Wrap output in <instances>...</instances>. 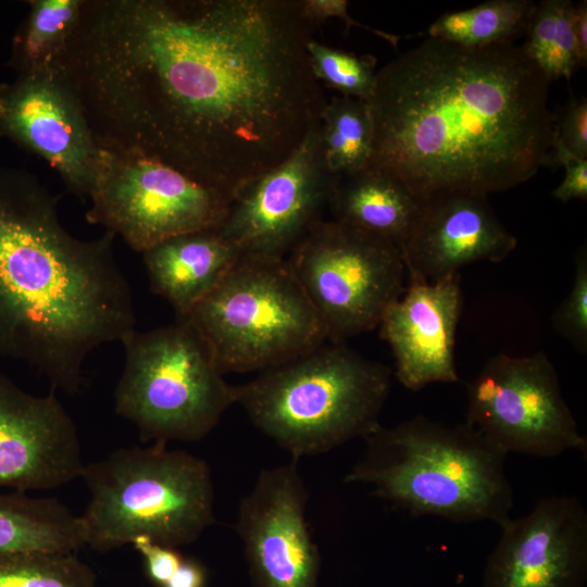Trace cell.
I'll list each match as a JSON object with an SVG mask.
<instances>
[{
  "instance_id": "obj_1",
  "label": "cell",
  "mask_w": 587,
  "mask_h": 587,
  "mask_svg": "<svg viewBox=\"0 0 587 587\" xmlns=\"http://www.w3.org/2000/svg\"><path fill=\"white\" fill-rule=\"evenodd\" d=\"M316 28L302 0H84L60 68L99 148L233 197L320 123Z\"/></svg>"
},
{
  "instance_id": "obj_2",
  "label": "cell",
  "mask_w": 587,
  "mask_h": 587,
  "mask_svg": "<svg viewBox=\"0 0 587 587\" xmlns=\"http://www.w3.org/2000/svg\"><path fill=\"white\" fill-rule=\"evenodd\" d=\"M549 82L513 42L429 38L377 71L370 165L422 200L513 188L551 164Z\"/></svg>"
},
{
  "instance_id": "obj_3",
  "label": "cell",
  "mask_w": 587,
  "mask_h": 587,
  "mask_svg": "<svg viewBox=\"0 0 587 587\" xmlns=\"http://www.w3.org/2000/svg\"><path fill=\"white\" fill-rule=\"evenodd\" d=\"M59 200L34 174L0 165V354L74 395L87 357L121 341L136 316L114 257L115 235L72 236Z\"/></svg>"
},
{
  "instance_id": "obj_4",
  "label": "cell",
  "mask_w": 587,
  "mask_h": 587,
  "mask_svg": "<svg viewBox=\"0 0 587 587\" xmlns=\"http://www.w3.org/2000/svg\"><path fill=\"white\" fill-rule=\"evenodd\" d=\"M364 440L345 483L367 485L372 495L413 516L500 527L511 519L508 454L465 422L448 426L416 415L380 425Z\"/></svg>"
},
{
  "instance_id": "obj_5",
  "label": "cell",
  "mask_w": 587,
  "mask_h": 587,
  "mask_svg": "<svg viewBox=\"0 0 587 587\" xmlns=\"http://www.w3.org/2000/svg\"><path fill=\"white\" fill-rule=\"evenodd\" d=\"M389 391L386 366L330 341L235 386L236 404L295 461L365 439Z\"/></svg>"
},
{
  "instance_id": "obj_6",
  "label": "cell",
  "mask_w": 587,
  "mask_h": 587,
  "mask_svg": "<svg viewBox=\"0 0 587 587\" xmlns=\"http://www.w3.org/2000/svg\"><path fill=\"white\" fill-rule=\"evenodd\" d=\"M90 492L79 515L85 546L107 552L140 536L178 548L214 522V487L207 462L166 444L120 448L85 464Z\"/></svg>"
},
{
  "instance_id": "obj_7",
  "label": "cell",
  "mask_w": 587,
  "mask_h": 587,
  "mask_svg": "<svg viewBox=\"0 0 587 587\" xmlns=\"http://www.w3.org/2000/svg\"><path fill=\"white\" fill-rule=\"evenodd\" d=\"M225 372L265 371L327 341L286 258L240 255L185 317Z\"/></svg>"
},
{
  "instance_id": "obj_8",
  "label": "cell",
  "mask_w": 587,
  "mask_h": 587,
  "mask_svg": "<svg viewBox=\"0 0 587 587\" xmlns=\"http://www.w3.org/2000/svg\"><path fill=\"white\" fill-rule=\"evenodd\" d=\"M121 342L125 362L114 409L136 426L142 442L199 441L236 404L235 386L225 382L208 344L188 320L133 329Z\"/></svg>"
},
{
  "instance_id": "obj_9",
  "label": "cell",
  "mask_w": 587,
  "mask_h": 587,
  "mask_svg": "<svg viewBox=\"0 0 587 587\" xmlns=\"http://www.w3.org/2000/svg\"><path fill=\"white\" fill-rule=\"evenodd\" d=\"M287 262L330 342L378 327L405 288L398 248L334 220L315 224Z\"/></svg>"
},
{
  "instance_id": "obj_10",
  "label": "cell",
  "mask_w": 587,
  "mask_h": 587,
  "mask_svg": "<svg viewBox=\"0 0 587 587\" xmlns=\"http://www.w3.org/2000/svg\"><path fill=\"white\" fill-rule=\"evenodd\" d=\"M86 218L135 251L182 234L216 229L232 196L142 154L100 148Z\"/></svg>"
},
{
  "instance_id": "obj_11",
  "label": "cell",
  "mask_w": 587,
  "mask_h": 587,
  "mask_svg": "<svg viewBox=\"0 0 587 587\" xmlns=\"http://www.w3.org/2000/svg\"><path fill=\"white\" fill-rule=\"evenodd\" d=\"M465 423L507 454L553 458L586 453L587 440L566 404L557 371L544 352L498 354L467 384Z\"/></svg>"
},
{
  "instance_id": "obj_12",
  "label": "cell",
  "mask_w": 587,
  "mask_h": 587,
  "mask_svg": "<svg viewBox=\"0 0 587 587\" xmlns=\"http://www.w3.org/2000/svg\"><path fill=\"white\" fill-rule=\"evenodd\" d=\"M336 177L317 123L288 158L234 193L216 229L241 255L285 258L323 220Z\"/></svg>"
},
{
  "instance_id": "obj_13",
  "label": "cell",
  "mask_w": 587,
  "mask_h": 587,
  "mask_svg": "<svg viewBox=\"0 0 587 587\" xmlns=\"http://www.w3.org/2000/svg\"><path fill=\"white\" fill-rule=\"evenodd\" d=\"M0 139L41 158L72 193L89 197L100 148L59 65L0 83Z\"/></svg>"
},
{
  "instance_id": "obj_14",
  "label": "cell",
  "mask_w": 587,
  "mask_h": 587,
  "mask_svg": "<svg viewBox=\"0 0 587 587\" xmlns=\"http://www.w3.org/2000/svg\"><path fill=\"white\" fill-rule=\"evenodd\" d=\"M297 461L264 469L241 499L236 532L252 587H317L320 552L307 522Z\"/></svg>"
},
{
  "instance_id": "obj_15",
  "label": "cell",
  "mask_w": 587,
  "mask_h": 587,
  "mask_svg": "<svg viewBox=\"0 0 587 587\" xmlns=\"http://www.w3.org/2000/svg\"><path fill=\"white\" fill-rule=\"evenodd\" d=\"M500 528L484 587H584L587 512L577 498L544 497L528 514Z\"/></svg>"
},
{
  "instance_id": "obj_16",
  "label": "cell",
  "mask_w": 587,
  "mask_h": 587,
  "mask_svg": "<svg viewBox=\"0 0 587 587\" xmlns=\"http://www.w3.org/2000/svg\"><path fill=\"white\" fill-rule=\"evenodd\" d=\"M54 391L32 395L0 372V487L47 490L80 477L78 432Z\"/></svg>"
},
{
  "instance_id": "obj_17",
  "label": "cell",
  "mask_w": 587,
  "mask_h": 587,
  "mask_svg": "<svg viewBox=\"0 0 587 587\" xmlns=\"http://www.w3.org/2000/svg\"><path fill=\"white\" fill-rule=\"evenodd\" d=\"M516 245L486 195L448 191L424 200L401 255L410 282L434 283L475 262H501Z\"/></svg>"
},
{
  "instance_id": "obj_18",
  "label": "cell",
  "mask_w": 587,
  "mask_h": 587,
  "mask_svg": "<svg viewBox=\"0 0 587 587\" xmlns=\"http://www.w3.org/2000/svg\"><path fill=\"white\" fill-rule=\"evenodd\" d=\"M460 280L457 273L434 283L410 282L378 325L395 358V375L407 389L460 382L454 360Z\"/></svg>"
},
{
  "instance_id": "obj_19",
  "label": "cell",
  "mask_w": 587,
  "mask_h": 587,
  "mask_svg": "<svg viewBox=\"0 0 587 587\" xmlns=\"http://www.w3.org/2000/svg\"><path fill=\"white\" fill-rule=\"evenodd\" d=\"M141 253L151 290L179 319L216 287L241 255L217 229L174 236Z\"/></svg>"
},
{
  "instance_id": "obj_20",
  "label": "cell",
  "mask_w": 587,
  "mask_h": 587,
  "mask_svg": "<svg viewBox=\"0 0 587 587\" xmlns=\"http://www.w3.org/2000/svg\"><path fill=\"white\" fill-rule=\"evenodd\" d=\"M423 203L399 179L369 164L337 175L327 208L334 221L383 239L401 253Z\"/></svg>"
},
{
  "instance_id": "obj_21",
  "label": "cell",
  "mask_w": 587,
  "mask_h": 587,
  "mask_svg": "<svg viewBox=\"0 0 587 587\" xmlns=\"http://www.w3.org/2000/svg\"><path fill=\"white\" fill-rule=\"evenodd\" d=\"M84 546L80 516L60 500L0 492V553H75Z\"/></svg>"
},
{
  "instance_id": "obj_22",
  "label": "cell",
  "mask_w": 587,
  "mask_h": 587,
  "mask_svg": "<svg viewBox=\"0 0 587 587\" xmlns=\"http://www.w3.org/2000/svg\"><path fill=\"white\" fill-rule=\"evenodd\" d=\"M84 0H30L16 29L9 66L17 74L59 65L77 25Z\"/></svg>"
},
{
  "instance_id": "obj_23",
  "label": "cell",
  "mask_w": 587,
  "mask_h": 587,
  "mask_svg": "<svg viewBox=\"0 0 587 587\" xmlns=\"http://www.w3.org/2000/svg\"><path fill=\"white\" fill-rule=\"evenodd\" d=\"M535 9L529 0H491L442 14L429 26L427 35L474 48L512 42L527 30Z\"/></svg>"
},
{
  "instance_id": "obj_24",
  "label": "cell",
  "mask_w": 587,
  "mask_h": 587,
  "mask_svg": "<svg viewBox=\"0 0 587 587\" xmlns=\"http://www.w3.org/2000/svg\"><path fill=\"white\" fill-rule=\"evenodd\" d=\"M326 165L334 175L350 174L369 165L373 122L369 101L334 96L320 118Z\"/></svg>"
},
{
  "instance_id": "obj_25",
  "label": "cell",
  "mask_w": 587,
  "mask_h": 587,
  "mask_svg": "<svg viewBox=\"0 0 587 587\" xmlns=\"http://www.w3.org/2000/svg\"><path fill=\"white\" fill-rule=\"evenodd\" d=\"M575 4L569 0H545L536 5L522 47L548 82L571 78L582 66L574 32Z\"/></svg>"
},
{
  "instance_id": "obj_26",
  "label": "cell",
  "mask_w": 587,
  "mask_h": 587,
  "mask_svg": "<svg viewBox=\"0 0 587 587\" xmlns=\"http://www.w3.org/2000/svg\"><path fill=\"white\" fill-rule=\"evenodd\" d=\"M0 587H97L92 569L75 553H0Z\"/></svg>"
},
{
  "instance_id": "obj_27",
  "label": "cell",
  "mask_w": 587,
  "mask_h": 587,
  "mask_svg": "<svg viewBox=\"0 0 587 587\" xmlns=\"http://www.w3.org/2000/svg\"><path fill=\"white\" fill-rule=\"evenodd\" d=\"M310 66L323 87L341 96L369 101L376 86V58L355 54L312 39L307 45Z\"/></svg>"
},
{
  "instance_id": "obj_28",
  "label": "cell",
  "mask_w": 587,
  "mask_h": 587,
  "mask_svg": "<svg viewBox=\"0 0 587 587\" xmlns=\"http://www.w3.org/2000/svg\"><path fill=\"white\" fill-rule=\"evenodd\" d=\"M554 330L580 354L587 353V249L575 254L572 287L552 315Z\"/></svg>"
},
{
  "instance_id": "obj_29",
  "label": "cell",
  "mask_w": 587,
  "mask_h": 587,
  "mask_svg": "<svg viewBox=\"0 0 587 587\" xmlns=\"http://www.w3.org/2000/svg\"><path fill=\"white\" fill-rule=\"evenodd\" d=\"M554 141L575 157L587 160V100L585 97L569 100L554 125Z\"/></svg>"
},
{
  "instance_id": "obj_30",
  "label": "cell",
  "mask_w": 587,
  "mask_h": 587,
  "mask_svg": "<svg viewBox=\"0 0 587 587\" xmlns=\"http://www.w3.org/2000/svg\"><path fill=\"white\" fill-rule=\"evenodd\" d=\"M552 165H562L565 176L562 183L554 188L552 196L561 202L587 199V160L579 159L567 151L557 141H553L551 155Z\"/></svg>"
},
{
  "instance_id": "obj_31",
  "label": "cell",
  "mask_w": 587,
  "mask_h": 587,
  "mask_svg": "<svg viewBox=\"0 0 587 587\" xmlns=\"http://www.w3.org/2000/svg\"><path fill=\"white\" fill-rule=\"evenodd\" d=\"M146 565V572L151 582L162 587L175 573L184 558L175 549L140 536L132 542Z\"/></svg>"
},
{
  "instance_id": "obj_32",
  "label": "cell",
  "mask_w": 587,
  "mask_h": 587,
  "mask_svg": "<svg viewBox=\"0 0 587 587\" xmlns=\"http://www.w3.org/2000/svg\"><path fill=\"white\" fill-rule=\"evenodd\" d=\"M302 2L305 15L316 26H320L321 23L326 22L328 18H340L345 22L347 30L351 26L360 27L382 37L394 47H397L400 40L399 36L374 29L352 18L348 13L349 2L346 0H302Z\"/></svg>"
},
{
  "instance_id": "obj_33",
  "label": "cell",
  "mask_w": 587,
  "mask_h": 587,
  "mask_svg": "<svg viewBox=\"0 0 587 587\" xmlns=\"http://www.w3.org/2000/svg\"><path fill=\"white\" fill-rule=\"evenodd\" d=\"M205 571L203 566L192 559H184L162 587H204Z\"/></svg>"
},
{
  "instance_id": "obj_34",
  "label": "cell",
  "mask_w": 587,
  "mask_h": 587,
  "mask_svg": "<svg viewBox=\"0 0 587 587\" xmlns=\"http://www.w3.org/2000/svg\"><path fill=\"white\" fill-rule=\"evenodd\" d=\"M574 32L577 40L582 66L587 62V2L575 4Z\"/></svg>"
}]
</instances>
